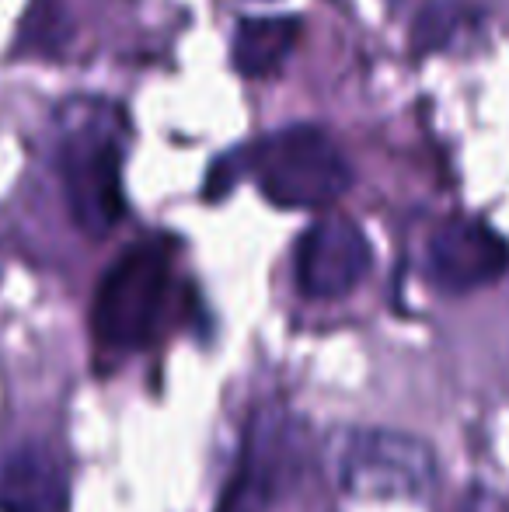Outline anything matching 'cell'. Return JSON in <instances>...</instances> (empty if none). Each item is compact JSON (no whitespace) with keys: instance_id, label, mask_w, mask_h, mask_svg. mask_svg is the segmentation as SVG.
I'll list each match as a JSON object with an SVG mask.
<instances>
[{"instance_id":"6da1fadb","label":"cell","mask_w":509,"mask_h":512,"mask_svg":"<svg viewBox=\"0 0 509 512\" xmlns=\"http://www.w3.org/2000/svg\"><path fill=\"white\" fill-rule=\"evenodd\" d=\"M123 112L105 102H70L60 115V175L74 223L91 237L109 234L123 199Z\"/></svg>"},{"instance_id":"52a82bcc","label":"cell","mask_w":509,"mask_h":512,"mask_svg":"<svg viewBox=\"0 0 509 512\" xmlns=\"http://www.w3.org/2000/svg\"><path fill=\"white\" fill-rule=\"evenodd\" d=\"M67 506V471L49 446L18 443L0 457V512H67Z\"/></svg>"},{"instance_id":"3957f363","label":"cell","mask_w":509,"mask_h":512,"mask_svg":"<svg viewBox=\"0 0 509 512\" xmlns=\"http://www.w3.org/2000/svg\"><path fill=\"white\" fill-rule=\"evenodd\" d=\"M168 293V251L136 244L102 276L91 307L95 335L112 349H140L150 342Z\"/></svg>"},{"instance_id":"8992f818","label":"cell","mask_w":509,"mask_h":512,"mask_svg":"<svg viewBox=\"0 0 509 512\" xmlns=\"http://www.w3.org/2000/svg\"><path fill=\"white\" fill-rule=\"evenodd\" d=\"M426 265L436 286L450 293H468L506 276L509 244L489 223L454 216L429 237Z\"/></svg>"},{"instance_id":"277c9868","label":"cell","mask_w":509,"mask_h":512,"mask_svg":"<svg viewBox=\"0 0 509 512\" xmlns=\"http://www.w3.org/2000/svg\"><path fill=\"white\" fill-rule=\"evenodd\" d=\"M335 478L363 499H415L433 488V450L405 432H342L335 446Z\"/></svg>"},{"instance_id":"5b68a950","label":"cell","mask_w":509,"mask_h":512,"mask_svg":"<svg viewBox=\"0 0 509 512\" xmlns=\"http://www.w3.org/2000/svg\"><path fill=\"white\" fill-rule=\"evenodd\" d=\"M370 241L346 216H325L304 230L293 255V276L304 297L335 300L360 286L370 272Z\"/></svg>"},{"instance_id":"30bf717a","label":"cell","mask_w":509,"mask_h":512,"mask_svg":"<svg viewBox=\"0 0 509 512\" xmlns=\"http://www.w3.org/2000/svg\"><path fill=\"white\" fill-rule=\"evenodd\" d=\"M464 28V11L457 4H433L419 14L415 21V32H412V42L419 49H443L454 42V35Z\"/></svg>"},{"instance_id":"8fae6325","label":"cell","mask_w":509,"mask_h":512,"mask_svg":"<svg viewBox=\"0 0 509 512\" xmlns=\"http://www.w3.org/2000/svg\"><path fill=\"white\" fill-rule=\"evenodd\" d=\"M457 512H509V502L499 499L489 488H471L461 502H457Z\"/></svg>"},{"instance_id":"7a4b0ae2","label":"cell","mask_w":509,"mask_h":512,"mask_svg":"<svg viewBox=\"0 0 509 512\" xmlns=\"http://www.w3.org/2000/svg\"><path fill=\"white\" fill-rule=\"evenodd\" d=\"M255 178L283 209L332 206L353 185L346 154L318 126H286L258 143Z\"/></svg>"},{"instance_id":"9c48e42d","label":"cell","mask_w":509,"mask_h":512,"mask_svg":"<svg viewBox=\"0 0 509 512\" xmlns=\"http://www.w3.org/2000/svg\"><path fill=\"white\" fill-rule=\"evenodd\" d=\"M300 39L297 18H245L234 35V67L245 77H269L290 60Z\"/></svg>"},{"instance_id":"ba28073f","label":"cell","mask_w":509,"mask_h":512,"mask_svg":"<svg viewBox=\"0 0 509 512\" xmlns=\"http://www.w3.org/2000/svg\"><path fill=\"white\" fill-rule=\"evenodd\" d=\"M279 478V450L272 439V422H255L245 446L241 467L231 481V492L220 502V512H265Z\"/></svg>"}]
</instances>
